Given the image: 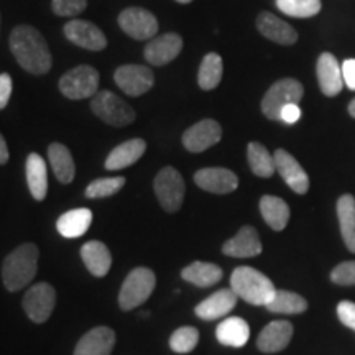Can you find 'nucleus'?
<instances>
[{"mask_svg": "<svg viewBox=\"0 0 355 355\" xmlns=\"http://www.w3.org/2000/svg\"><path fill=\"white\" fill-rule=\"evenodd\" d=\"M10 50L26 73L42 76L51 69V53L46 40L32 25H19L10 33Z\"/></svg>", "mask_w": 355, "mask_h": 355, "instance_id": "1", "label": "nucleus"}, {"mask_svg": "<svg viewBox=\"0 0 355 355\" xmlns=\"http://www.w3.org/2000/svg\"><path fill=\"white\" fill-rule=\"evenodd\" d=\"M40 250L35 243H21L6 257L2 265V282L8 291L24 290L38 272Z\"/></svg>", "mask_w": 355, "mask_h": 355, "instance_id": "2", "label": "nucleus"}, {"mask_svg": "<svg viewBox=\"0 0 355 355\" xmlns=\"http://www.w3.org/2000/svg\"><path fill=\"white\" fill-rule=\"evenodd\" d=\"M230 288L239 298L254 306H266L277 293L272 279L252 266L235 268L230 277Z\"/></svg>", "mask_w": 355, "mask_h": 355, "instance_id": "3", "label": "nucleus"}, {"mask_svg": "<svg viewBox=\"0 0 355 355\" xmlns=\"http://www.w3.org/2000/svg\"><path fill=\"white\" fill-rule=\"evenodd\" d=\"M157 285V277L150 268L139 266L133 268L123 279L121 293H119V306L123 311H132L144 304L152 296Z\"/></svg>", "mask_w": 355, "mask_h": 355, "instance_id": "4", "label": "nucleus"}, {"mask_svg": "<svg viewBox=\"0 0 355 355\" xmlns=\"http://www.w3.org/2000/svg\"><path fill=\"white\" fill-rule=\"evenodd\" d=\"M303 96L304 87L300 81L291 78L279 79L266 91L265 97L261 99V112L270 121H279L282 109L288 104H298Z\"/></svg>", "mask_w": 355, "mask_h": 355, "instance_id": "5", "label": "nucleus"}, {"mask_svg": "<svg viewBox=\"0 0 355 355\" xmlns=\"http://www.w3.org/2000/svg\"><path fill=\"white\" fill-rule=\"evenodd\" d=\"M91 109L102 122L114 127H125L135 121V110L110 91H97L92 97Z\"/></svg>", "mask_w": 355, "mask_h": 355, "instance_id": "6", "label": "nucleus"}, {"mask_svg": "<svg viewBox=\"0 0 355 355\" xmlns=\"http://www.w3.org/2000/svg\"><path fill=\"white\" fill-rule=\"evenodd\" d=\"M60 91L73 101L94 97L99 91V73L87 64L69 69L60 79Z\"/></svg>", "mask_w": 355, "mask_h": 355, "instance_id": "7", "label": "nucleus"}, {"mask_svg": "<svg viewBox=\"0 0 355 355\" xmlns=\"http://www.w3.org/2000/svg\"><path fill=\"white\" fill-rule=\"evenodd\" d=\"M155 194L166 212H176L183 206L186 184L181 173L173 166L163 168L155 178Z\"/></svg>", "mask_w": 355, "mask_h": 355, "instance_id": "8", "label": "nucleus"}, {"mask_svg": "<svg viewBox=\"0 0 355 355\" xmlns=\"http://www.w3.org/2000/svg\"><path fill=\"white\" fill-rule=\"evenodd\" d=\"M56 306V291L50 283H37L25 293L24 309L33 322L48 321Z\"/></svg>", "mask_w": 355, "mask_h": 355, "instance_id": "9", "label": "nucleus"}, {"mask_svg": "<svg viewBox=\"0 0 355 355\" xmlns=\"http://www.w3.org/2000/svg\"><path fill=\"white\" fill-rule=\"evenodd\" d=\"M119 25L133 40L155 38L158 33V20L152 12L140 7H130L121 12Z\"/></svg>", "mask_w": 355, "mask_h": 355, "instance_id": "10", "label": "nucleus"}, {"mask_svg": "<svg viewBox=\"0 0 355 355\" xmlns=\"http://www.w3.org/2000/svg\"><path fill=\"white\" fill-rule=\"evenodd\" d=\"M117 86L127 96L139 97L144 96L155 86V76L152 69L141 64H125L117 68L114 74Z\"/></svg>", "mask_w": 355, "mask_h": 355, "instance_id": "11", "label": "nucleus"}, {"mask_svg": "<svg viewBox=\"0 0 355 355\" xmlns=\"http://www.w3.org/2000/svg\"><path fill=\"white\" fill-rule=\"evenodd\" d=\"M64 37L71 43L89 51H101L107 46V38L99 26L86 20H71L63 28Z\"/></svg>", "mask_w": 355, "mask_h": 355, "instance_id": "12", "label": "nucleus"}, {"mask_svg": "<svg viewBox=\"0 0 355 355\" xmlns=\"http://www.w3.org/2000/svg\"><path fill=\"white\" fill-rule=\"evenodd\" d=\"M220 139L222 127L219 122L212 121V119H204L183 133V145L191 153H201L219 144Z\"/></svg>", "mask_w": 355, "mask_h": 355, "instance_id": "13", "label": "nucleus"}, {"mask_svg": "<svg viewBox=\"0 0 355 355\" xmlns=\"http://www.w3.org/2000/svg\"><path fill=\"white\" fill-rule=\"evenodd\" d=\"M275 168L283 178V181L295 191L296 194H306L309 189V176L306 175L303 166L300 165L298 159L288 153L286 150H277L273 155Z\"/></svg>", "mask_w": 355, "mask_h": 355, "instance_id": "14", "label": "nucleus"}, {"mask_svg": "<svg viewBox=\"0 0 355 355\" xmlns=\"http://www.w3.org/2000/svg\"><path fill=\"white\" fill-rule=\"evenodd\" d=\"M183 50V38L178 33H165L155 37L145 46V60L153 66H165L171 63Z\"/></svg>", "mask_w": 355, "mask_h": 355, "instance_id": "15", "label": "nucleus"}, {"mask_svg": "<svg viewBox=\"0 0 355 355\" xmlns=\"http://www.w3.org/2000/svg\"><path fill=\"white\" fill-rule=\"evenodd\" d=\"M194 183L214 194H229L239 188V178L227 168H202L194 175Z\"/></svg>", "mask_w": 355, "mask_h": 355, "instance_id": "16", "label": "nucleus"}, {"mask_svg": "<svg viewBox=\"0 0 355 355\" xmlns=\"http://www.w3.org/2000/svg\"><path fill=\"white\" fill-rule=\"evenodd\" d=\"M239 296L235 295L232 288H222L216 291L209 298L201 301L194 309L196 316L204 321H214V319L227 316L232 313V309L237 306Z\"/></svg>", "mask_w": 355, "mask_h": 355, "instance_id": "17", "label": "nucleus"}, {"mask_svg": "<svg viewBox=\"0 0 355 355\" xmlns=\"http://www.w3.org/2000/svg\"><path fill=\"white\" fill-rule=\"evenodd\" d=\"M318 81L322 94L327 97H334L343 91L344 78L343 66L339 64L337 58L331 53H322L318 60Z\"/></svg>", "mask_w": 355, "mask_h": 355, "instance_id": "18", "label": "nucleus"}, {"mask_svg": "<svg viewBox=\"0 0 355 355\" xmlns=\"http://www.w3.org/2000/svg\"><path fill=\"white\" fill-rule=\"evenodd\" d=\"M222 252L234 259H250L261 254V242L259 232L250 225H245L222 245Z\"/></svg>", "mask_w": 355, "mask_h": 355, "instance_id": "19", "label": "nucleus"}, {"mask_svg": "<svg viewBox=\"0 0 355 355\" xmlns=\"http://www.w3.org/2000/svg\"><path fill=\"white\" fill-rule=\"evenodd\" d=\"M114 345L115 332L107 326H99L79 339L74 355H110Z\"/></svg>", "mask_w": 355, "mask_h": 355, "instance_id": "20", "label": "nucleus"}, {"mask_svg": "<svg viewBox=\"0 0 355 355\" xmlns=\"http://www.w3.org/2000/svg\"><path fill=\"white\" fill-rule=\"evenodd\" d=\"M293 324L290 321H273L261 329L257 347L265 354H275L286 349L291 343Z\"/></svg>", "mask_w": 355, "mask_h": 355, "instance_id": "21", "label": "nucleus"}, {"mask_svg": "<svg viewBox=\"0 0 355 355\" xmlns=\"http://www.w3.org/2000/svg\"><path fill=\"white\" fill-rule=\"evenodd\" d=\"M257 28L265 38L278 44H293L298 40V32L290 24L270 12H261L257 19Z\"/></svg>", "mask_w": 355, "mask_h": 355, "instance_id": "22", "label": "nucleus"}, {"mask_svg": "<svg viewBox=\"0 0 355 355\" xmlns=\"http://www.w3.org/2000/svg\"><path fill=\"white\" fill-rule=\"evenodd\" d=\"M146 150V141L141 139H132L115 146L112 152L109 153L107 159H105V170L117 171L123 170V168L133 165L144 157Z\"/></svg>", "mask_w": 355, "mask_h": 355, "instance_id": "23", "label": "nucleus"}, {"mask_svg": "<svg viewBox=\"0 0 355 355\" xmlns=\"http://www.w3.org/2000/svg\"><path fill=\"white\" fill-rule=\"evenodd\" d=\"M81 257L86 268L97 278L105 277L109 273L110 266H112V255H110L109 247L99 241L84 243L81 248Z\"/></svg>", "mask_w": 355, "mask_h": 355, "instance_id": "24", "label": "nucleus"}, {"mask_svg": "<svg viewBox=\"0 0 355 355\" xmlns=\"http://www.w3.org/2000/svg\"><path fill=\"white\" fill-rule=\"evenodd\" d=\"M26 183L32 196L37 201H43L48 194V171L46 163L38 153H30L26 158Z\"/></svg>", "mask_w": 355, "mask_h": 355, "instance_id": "25", "label": "nucleus"}, {"mask_svg": "<svg viewBox=\"0 0 355 355\" xmlns=\"http://www.w3.org/2000/svg\"><path fill=\"white\" fill-rule=\"evenodd\" d=\"M216 337L222 345L243 347L248 343V337H250V327H248L245 319L227 318L217 326Z\"/></svg>", "mask_w": 355, "mask_h": 355, "instance_id": "26", "label": "nucleus"}, {"mask_svg": "<svg viewBox=\"0 0 355 355\" xmlns=\"http://www.w3.org/2000/svg\"><path fill=\"white\" fill-rule=\"evenodd\" d=\"M92 224V212L86 207H79L64 212L56 222V229L66 239H78L84 235Z\"/></svg>", "mask_w": 355, "mask_h": 355, "instance_id": "27", "label": "nucleus"}, {"mask_svg": "<svg viewBox=\"0 0 355 355\" xmlns=\"http://www.w3.org/2000/svg\"><path fill=\"white\" fill-rule=\"evenodd\" d=\"M48 159H50L56 180L61 184H69L76 175V165H74L73 155L68 146L63 144H51L48 146Z\"/></svg>", "mask_w": 355, "mask_h": 355, "instance_id": "28", "label": "nucleus"}, {"mask_svg": "<svg viewBox=\"0 0 355 355\" xmlns=\"http://www.w3.org/2000/svg\"><path fill=\"white\" fill-rule=\"evenodd\" d=\"M181 277L184 282L198 288H209L222 279V268L209 261H193L191 265L184 266Z\"/></svg>", "mask_w": 355, "mask_h": 355, "instance_id": "29", "label": "nucleus"}, {"mask_svg": "<svg viewBox=\"0 0 355 355\" xmlns=\"http://www.w3.org/2000/svg\"><path fill=\"white\" fill-rule=\"evenodd\" d=\"M337 217H339L340 232L345 247L355 254V198L352 194H344L337 201Z\"/></svg>", "mask_w": 355, "mask_h": 355, "instance_id": "30", "label": "nucleus"}, {"mask_svg": "<svg viewBox=\"0 0 355 355\" xmlns=\"http://www.w3.org/2000/svg\"><path fill=\"white\" fill-rule=\"evenodd\" d=\"M260 212L266 224L273 230H283L290 220V206L277 196H263L260 199Z\"/></svg>", "mask_w": 355, "mask_h": 355, "instance_id": "31", "label": "nucleus"}, {"mask_svg": "<svg viewBox=\"0 0 355 355\" xmlns=\"http://www.w3.org/2000/svg\"><path fill=\"white\" fill-rule=\"evenodd\" d=\"M222 73H224L222 58L217 55V53H209V55H206L201 66H199V87H201L202 91H212V89H216L222 81Z\"/></svg>", "mask_w": 355, "mask_h": 355, "instance_id": "32", "label": "nucleus"}, {"mask_svg": "<svg viewBox=\"0 0 355 355\" xmlns=\"http://www.w3.org/2000/svg\"><path fill=\"white\" fill-rule=\"evenodd\" d=\"M247 158H248V165H250L252 171H254V175L257 176L270 178L273 176L275 171H277V168H275L273 155L270 153L263 145L259 144V141H252V144H248Z\"/></svg>", "mask_w": 355, "mask_h": 355, "instance_id": "33", "label": "nucleus"}, {"mask_svg": "<svg viewBox=\"0 0 355 355\" xmlns=\"http://www.w3.org/2000/svg\"><path fill=\"white\" fill-rule=\"evenodd\" d=\"M265 308L277 314H301L308 309V301L301 295H296V293L277 290L273 300Z\"/></svg>", "mask_w": 355, "mask_h": 355, "instance_id": "34", "label": "nucleus"}, {"mask_svg": "<svg viewBox=\"0 0 355 355\" xmlns=\"http://www.w3.org/2000/svg\"><path fill=\"white\" fill-rule=\"evenodd\" d=\"M277 7L295 19H309L321 10V0H277Z\"/></svg>", "mask_w": 355, "mask_h": 355, "instance_id": "35", "label": "nucleus"}, {"mask_svg": "<svg viewBox=\"0 0 355 355\" xmlns=\"http://www.w3.org/2000/svg\"><path fill=\"white\" fill-rule=\"evenodd\" d=\"M199 343V331L193 326H183L170 337V347L176 354H189Z\"/></svg>", "mask_w": 355, "mask_h": 355, "instance_id": "36", "label": "nucleus"}, {"mask_svg": "<svg viewBox=\"0 0 355 355\" xmlns=\"http://www.w3.org/2000/svg\"><path fill=\"white\" fill-rule=\"evenodd\" d=\"M125 184V178L123 176H114V178H101V180L92 181L87 186L86 196L89 199H97V198H109L112 194L119 193Z\"/></svg>", "mask_w": 355, "mask_h": 355, "instance_id": "37", "label": "nucleus"}, {"mask_svg": "<svg viewBox=\"0 0 355 355\" xmlns=\"http://www.w3.org/2000/svg\"><path fill=\"white\" fill-rule=\"evenodd\" d=\"M87 7V0H53L51 8L58 17H76Z\"/></svg>", "mask_w": 355, "mask_h": 355, "instance_id": "38", "label": "nucleus"}, {"mask_svg": "<svg viewBox=\"0 0 355 355\" xmlns=\"http://www.w3.org/2000/svg\"><path fill=\"white\" fill-rule=\"evenodd\" d=\"M331 279L340 286H355V261L339 263L331 272Z\"/></svg>", "mask_w": 355, "mask_h": 355, "instance_id": "39", "label": "nucleus"}, {"mask_svg": "<svg viewBox=\"0 0 355 355\" xmlns=\"http://www.w3.org/2000/svg\"><path fill=\"white\" fill-rule=\"evenodd\" d=\"M337 316H339L344 326L355 331V303H352V301H340L337 304Z\"/></svg>", "mask_w": 355, "mask_h": 355, "instance_id": "40", "label": "nucleus"}, {"mask_svg": "<svg viewBox=\"0 0 355 355\" xmlns=\"http://www.w3.org/2000/svg\"><path fill=\"white\" fill-rule=\"evenodd\" d=\"M12 96V78L10 74H0V110L6 109Z\"/></svg>", "mask_w": 355, "mask_h": 355, "instance_id": "41", "label": "nucleus"}, {"mask_svg": "<svg viewBox=\"0 0 355 355\" xmlns=\"http://www.w3.org/2000/svg\"><path fill=\"white\" fill-rule=\"evenodd\" d=\"M301 119V109L298 104H288L286 107L282 109L279 114V121L285 123H296Z\"/></svg>", "mask_w": 355, "mask_h": 355, "instance_id": "42", "label": "nucleus"}, {"mask_svg": "<svg viewBox=\"0 0 355 355\" xmlns=\"http://www.w3.org/2000/svg\"><path fill=\"white\" fill-rule=\"evenodd\" d=\"M344 84L350 91H355V60H345L343 63Z\"/></svg>", "mask_w": 355, "mask_h": 355, "instance_id": "43", "label": "nucleus"}, {"mask_svg": "<svg viewBox=\"0 0 355 355\" xmlns=\"http://www.w3.org/2000/svg\"><path fill=\"white\" fill-rule=\"evenodd\" d=\"M8 158H10V155H8V146H7V141L3 139V135L0 133V165H6L8 162Z\"/></svg>", "mask_w": 355, "mask_h": 355, "instance_id": "44", "label": "nucleus"}, {"mask_svg": "<svg viewBox=\"0 0 355 355\" xmlns=\"http://www.w3.org/2000/svg\"><path fill=\"white\" fill-rule=\"evenodd\" d=\"M349 114L352 115V117L355 119V99H354V101L350 102V104H349Z\"/></svg>", "mask_w": 355, "mask_h": 355, "instance_id": "45", "label": "nucleus"}, {"mask_svg": "<svg viewBox=\"0 0 355 355\" xmlns=\"http://www.w3.org/2000/svg\"><path fill=\"white\" fill-rule=\"evenodd\" d=\"M176 2H180V3H189V2H193V0H176Z\"/></svg>", "mask_w": 355, "mask_h": 355, "instance_id": "46", "label": "nucleus"}, {"mask_svg": "<svg viewBox=\"0 0 355 355\" xmlns=\"http://www.w3.org/2000/svg\"><path fill=\"white\" fill-rule=\"evenodd\" d=\"M148 311H144V313H141V318H148Z\"/></svg>", "mask_w": 355, "mask_h": 355, "instance_id": "47", "label": "nucleus"}]
</instances>
